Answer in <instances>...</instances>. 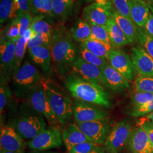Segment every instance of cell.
<instances>
[{"label": "cell", "instance_id": "obj_17", "mask_svg": "<svg viewBox=\"0 0 153 153\" xmlns=\"http://www.w3.org/2000/svg\"><path fill=\"white\" fill-rule=\"evenodd\" d=\"M16 43L12 41L1 43L0 61L1 71L6 79L10 81L15 63Z\"/></svg>", "mask_w": 153, "mask_h": 153}, {"label": "cell", "instance_id": "obj_19", "mask_svg": "<svg viewBox=\"0 0 153 153\" xmlns=\"http://www.w3.org/2000/svg\"><path fill=\"white\" fill-rule=\"evenodd\" d=\"M131 20L137 27L143 28L151 13L149 4L143 0H128Z\"/></svg>", "mask_w": 153, "mask_h": 153}, {"label": "cell", "instance_id": "obj_54", "mask_svg": "<svg viewBox=\"0 0 153 153\" xmlns=\"http://www.w3.org/2000/svg\"><path fill=\"white\" fill-rule=\"evenodd\" d=\"M73 1H74V0H73Z\"/></svg>", "mask_w": 153, "mask_h": 153}, {"label": "cell", "instance_id": "obj_48", "mask_svg": "<svg viewBox=\"0 0 153 153\" xmlns=\"http://www.w3.org/2000/svg\"><path fill=\"white\" fill-rule=\"evenodd\" d=\"M145 117L148 119V120L151 121L152 123H153V111L149 115H146Z\"/></svg>", "mask_w": 153, "mask_h": 153}, {"label": "cell", "instance_id": "obj_51", "mask_svg": "<svg viewBox=\"0 0 153 153\" xmlns=\"http://www.w3.org/2000/svg\"><path fill=\"white\" fill-rule=\"evenodd\" d=\"M146 2H147L148 4H152V0H143Z\"/></svg>", "mask_w": 153, "mask_h": 153}, {"label": "cell", "instance_id": "obj_50", "mask_svg": "<svg viewBox=\"0 0 153 153\" xmlns=\"http://www.w3.org/2000/svg\"><path fill=\"white\" fill-rule=\"evenodd\" d=\"M149 8H150L151 13L153 14V5L151 4H149Z\"/></svg>", "mask_w": 153, "mask_h": 153}, {"label": "cell", "instance_id": "obj_6", "mask_svg": "<svg viewBox=\"0 0 153 153\" xmlns=\"http://www.w3.org/2000/svg\"><path fill=\"white\" fill-rule=\"evenodd\" d=\"M131 123L127 120L117 122L111 129L104 143L106 153H120L129 145L133 133Z\"/></svg>", "mask_w": 153, "mask_h": 153}, {"label": "cell", "instance_id": "obj_25", "mask_svg": "<svg viewBox=\"0 0 153 153\" xmlns=\"http://www.w3.org/2000/svg\"><path fill=\"white\" fill-rule=\"evenodd\" d=\"M71 33L74 40L82 43L90 38L91 33L90 25L84 19L79 18L71 27Z\"/></svg>", "mask_w": 153, "mask_h": 153}, {"label": "cell", "instance_id": "obj_47", "mask_svg": "<svg viewBox=\"0 0 153 153\" xmlns=\"http://www.w3.org/2000/svg\"><path fill=\"white\" fill-rule=\"evenodd\" d=\"M33 153H58L55 152L48 151V150H34Z\"/></svg>", "mask_w": 153, "mask_h": 153}, {"label": "cell", "instance_id": "obj_31", "mask_svg": "<svg viewBox=\"0 0 153 153\" xmlns=\"http://www.w3.org/2000/svg\"><path fill=\"white\" fill-rule=\"evenodd\" d=\"M91 27V36L89 39L99 40L105 44L111 45L107 28L105 26H100L89 23Z\"/></svg>", "mask_w": 153, "mask_h": 153}, {"label": "cell", "instance_id": "obj_10", "mask_svg": "<svg viewBox=\"0 0 153 153\" xmlns=\"http://www.w3.org/2000/svg\"><path fill=\"white\" fill-rule=\"evenodd\" d=\"M41 78L38 69L26 61L19 69L13 74L14 84L21 90L28 91L40 81Z\"/></svg>", "mask_w": 153, "mask_h": 153}, {"label": "cell", "instance_id": "obj_41", "mask_svg": "<svg viewBox=\"0 0 153 153\" xmlns=\"http://www.w3.org/2000/svg\"><path fill=\"white\" fill-rule=\"evenodd\" d=\"M18 19L19 27V38L22 37L29 28H31L33 17L31 13L25 14L22 16L16 18Z\"/></svg>", "mask_w": 153, "mask_h": 153}, {"label": "cell", "instance_id": "obj_32", "mask_svg": "<svg viewBox=\"0 0 153 153\" xmlns=\"http://www.w3.org/2000/svg\"><path fill=\"white\" fill-rule=\"evenodd\" d=\"M19 39V27L18 19H14L7 27L5 33L1 36V43L6 41H12L15 43Z\"/></svg>", "mask_w": 153, "mask_h": 153}, {"label": "cell", "instance_id": "obj_28", "mask_svg": "<svg viewBox=\"0 0 153 153\" xmlns=\"http://www.w3.org/2000/svg\"><path fill=\"white\" fill-rule=\"evenodd\" d=\"M29 41L28 39L23 36L17 40L16 43V52H15V63L13 71V74L18 71L22 66V63L24 56L27 48V43Z\"/></svg>", "mask_w": 153, "mask_h": 153}, {"label": "cell", "instance_id": "obj_5", "mask_svg": "<svg viewBox=\"0 0 153 153\" xmlns=\"http://www.w3.org/2000/svg\"><path fill=\"white\" fill-rule=\"evenodd\" d=\"M27 100L28 105L43 115L51 126H57L60 124L40 81L28 91Z\"/></svg>", "mask_w": 153, "mask_h": 153}, {"label": "cell", "instance_id": "obj_30", "mask_svg": "<svg viewBox=\"0 0 153 153\" xmlns=\"http://www.w3.org/2000/svg\"><path fill=\"white\" fill-rule=\"evenodd\" d=\"M37 15L54 16L52 2L50 0H33L32 11Z\"/></svg>", "mask_w": 153, "mask_h": 153}, {"label": "cell", "instance_id": "obj_45", "mask_svg": "<svg viewBox=\"0 0 153 153\" xmlns=\"http://www.w3.org/2000/svg\"><path fill=\"white\" fill-rule=\"evenodd\" d=\"M143 28L150 36L153 38V14L152 13H150L148 21Z\"/></svg>", "mask_w": 153, "mask_h": 153}, {"label": "cell", "instance_id": "obj_43", "mask_svg": "<svg viewBox=\"0 0 153 153\" xmlns=\"http://www.w3.org/2000/svg\"><path fill=\"white\" fill-rule=\"evenodd\" d=\"M153 111V99L141 106L136 108H133L131 115L133 117H140L148 115Z\"/></svg>", "mask_w": 153, "mask_h": 153}, {"label": "cell", "instance_id": "obj_12", "mask_svg": "<svg viewBox=\"0 0 153 153\" xmlns=\"http://www.w3.org/2000/svg\"><path fill=\"white\" fill-rule=\"evenodd\" d=\"M108 60L111 66L119 71L129 81H133L136 76V71L129 55L120 49H112Z\"/></svg>", "mask_w": 153, "mask_h": 153}, {"label": "cell", "instance_id": "obj_11", "mask_svg": "<svg viewBox=\"0 0 153 153\" xmlns=\"http://www.w3.org/2000/svg\"><path fill=\"white\" fill-rule=\"evenodd\" d=\"M73 116L76 122L85 123L105 119L108 115L93 104L76 100L73 105Z\"/></svg>", "mask_w": 153, "mask_h": 153}, {"label": "cell", "instance_id": "obj_7", "mask_svg": "<svg viewBox=\"0 0 153 153\" xmlns=\"http://www.w3.org/2000/svg\"><path fill=\"white\" fill-rule=\"evenodd\" d=\"M115 10L112 0H96L83 9L82 18L88 23L105 26Z\"/></svg>", "mask_w": 153, "mask_h": 153}, {"label": "cell", "instance_id": "obj_15", "mask_svg": "<svg viewBox=\"0 0 153 153\" xmlns=\"http://www.w3.org/2000/svg\"><path fill=\"white\" fill-rule=\"evenodd\" d=\"M0 145L1 150L24 152L26 143L13 126H4L1 128Z\"/></svg>", "mask_w": 153, "mask_h": 153}, {"label": "cell", "instance_id": "obj_9", "mask_svg": "<svg viewBox=\"0 0 153 153\" xmlns=\"http://www.w3.org/2000/svg\"><path fill=\"white\" fill-rule=\"evenodd\" d=\"M75 123L91 141L98 145L104 143L111 131L110 123L107 119Z\"/></svg>", "mask_w": 153, "mask_h": 153}, {"label": "cell", "instance_id": "obj_22", "mask_svg": "<svg viewBox=\"0 0 153 153\" xmlns=\"http://www.w3.org/2000/svg\"><path fill=\"white\" fill-rule=\"evenodd\" d=\"M109 36V42L114 48H120L129 44L125 33L113 18H110L105 25Z\"/></svg>", "mask_w": 153, "mask_h": 153}, {"label": "cell", "instance_id": "obj_20", "mask_svg": "<svg viewBox=\"0 0 153 153\" xmlns=\"http://www.w3.org/2000/svg\"><path fill=\"white\" fill-rule=\"evenodd\" d=\"M62 141L68 152L78 144L92 141L79 129L76 124L69 123L62 131Z\"/></svg>", "mask_w": 153, "mask_h": 153}, {"label": "cell", "instance_id": "obj_46", "mask_svg": "<svg viewBox=\"0 0 153 153\" xmlns=\"http://www.w3.org/2000/svg\"><path fill=\"white\" fill-rule=\"evenodd\" d=\"M90 153H106V152L105 151L104 149L98 146L97 148H95L93 151Z\"/></svg>", "mask_w": 153, "mask_h": 153}, {"label": "cell", "instance_id": "obj_18", "mask_svg": "<svg viewBox=\"0 0 153 153\" xmlns=\"http://www.w3.org/2000/svg\"><path fill=\"white\" fill-rule=\"evenodd\" d=\"M129 146L132 153H153V144L140 127L133 131Z\"/></svg>", "mask_w": 153, "mask_h": 153}, {"label": "cell", "instance_id": "obj_49", "mask_svg": "<svg viewBox=\"0 0 153 153\" xmlns=\"http://www.w3.org/2000/svg\"><path fill=\"white\" fill-rule=\"evenodd\" d=\"M0 153H25V152H9V151H6V150L1 149Z\"/></svg>", "mask_w": 153, "mask_h": 153}, {"label": "cell", "instance_id": "obj_29", "mask_svg": "<svg viewBox=\"0 0 153 153\" xmlns=\"http://www.w3.org/2000/svg\"><path fill=\"white\" fill-rule=\"evenodd\" d=\"M33 7V0H14L10 19H15L31 13Z\"/></svg>", "mask_w": 153, "mask_h": 153}, {"label": "cell", "instance_id": "obj_36", "mask_svg": "<svg viewBox=\"0 0 153 153\" xmlns=\"http://www.w3.org/2000/svg\"><path fill=\"white\" fill-rule=\"evenodd\" d=\"M136 90L153 94V76H138L135 81Z\"/></svg>", "mask_w": 153, "mask_h": 153}, {"label": "cell", "instance_id": "obj_53", "mask_svg": "<svg viewBox=\"0 0 153 153\" xmlns=\"http://www.w3.org/2000/svg\"><path fill=\"white\" fill-rule=\"evenodd\" d=\"M151 4L153 5V0H152V4Z\"/></svg>", "mask_w": 153, "mask_h": 153}, {"label": "cell", "instance_id": "obj_3", "mask_svg": "<svg viewBox=\"0 0 153 153\" xmlns=\"http://www.w3.org/2000/svg\"><path fill=\"white\" fill-rule=\"evenodd\" d=\"M40 82L59 123L65 124L73 115L74 103L71 99L62 88L51 79H41Z\"/></svg>", "mask_w": 153, "mask_h": 153}, {"label": "cell", "instance_id": "obj_26", "mask_svg": "<svg viewBox=\"0 0 153 153\" xmlns=\"http://www.w3.org/2000/svg\"><path fill=\"white\" fill-rule=\"evenodd\" d=\"M52 7L55 16L62 20H65L71 15L73 0H52Z\"/></svg>", "mask_w": 153, "mask_h": 153}, {"label": "cell", "instance_id": "obj_52", "mask_svg": "<svg viewBox=\"0 0 153 153\" xmlns=\"http://www.w3.org/2000/svg\"><path fill=\"white\" fill-rule=\"evenodd\" d=\"M84 1L86 2H92V1H95L96 0H84Z\"/></svg>", "mask_w": 153, "mask_h": 153}, {"label": "cell", "instance_id": "obj_2", "mask_svg": "<svg viewBox=\"0 0 153 153\" xmlns=\"http://www.w3.org/2000/svg\"><path fill=\"white\" fill-rule=\"evenodd\" d=\"M71 35L60 24L53 29L52 35L51 51L53 61L61 68L72 64L79 56Z\"/></svg>", "mask_w": 153, "mask_h": 153}, {"label": "cell", "instance_id": "obj_24", "mask_svg": "<svg viewBox=\"0 0 153 153\" xmlns=\"http://www.w3.org/2000/svg\"><path fill=\"white\" fill-rule=\"evenodd\" d=\"M81 47L87 49L93 54L106 60H108L110 51L114 49L111 45L92 39H88L82 42Z\"/></svg>", "mask_w": 153, "mask_h": 153}, {"label": "cell", "instance_id": "obj_13", "mask_svg": "<svg viewBox=\"0 0 153 153\" xmlns=\"http://www.w3.org/2000/svg\"><path fill=\"white\" fill-rule=\"evenodd\" d=\"M72 74L88 81L103 85V77L98 66L85 61L79 56L71 65Z\"/></svg>", "mask_w": 153, "mask_h": 153}, {"label": "cell", "instance_id": "obj_33", "mask_svg": "<svg viewBox=\"0 0 153 153\" xmlns=\"http://www.w3.org/2000/svg\"><path fill=\"white\" fill-rule=\"evenodd\" d=\"M79 56L84 60L88 63L97 66L101 69L108 62L106 59L101 58L94 55L82 47H80L79 51Z\"/></svg>", "mask_w": 153, "mask_h": 153}, {"label": "cell", "instance_id": "obj_1", "mask_svg": "<svg viewBox=\"0 0 153 153\" xmlns=\"http://www.w3.org/2000/svg\"><path fill=\"white\" fill-rule=\"evenodd\" d=\"M64 85L76 100L105 108L111 106L108 94L99 83L83 79L71 73L66 77Z\"/></svg>", "mask_w": 153, "mask_h": 153}, {"label": "cell", "instance_id": "obj_38", "mask_svg": "<svg viewBox=\"0 0 153 153\" xmlns=\"http://www.w3.org/2000/svg\"><path fill=\"white\" fill-rule=\"evenodd\" d=\"M153 99V94L136 91L131 97L133 108L139 107Z\"/></svg>", "mask_w": 153, "mask_h": 153}, {"label": "cell", "instance_id": "obj_23", "mask_svg": "<svg viewBox=\"0 0 153 153\" xmlns=\"http://www.w3.org/2000/svg\"><path fill=\"white\" fill-rule=\"evenodd\" d=\"M28 50L33 62L39 66L44 73L49 71L52 57L51 49L45 46H41Z\"/></svg>", "mask_w": 153, "mask_h": 153}, {"label": "cell", "instance_id": "obj_4", "mask_svg": "<svg viewBox=\"0 0 153 153\" xmlns=\"http://www.w3.org/2000/svg\"><path fill=\"white\" fill-rule=\"evenodd\" d=\"M43 117L29 105L18 116L13 127L22 138L31 140L45 129Z\"/></svg>", "mask_w": 153, "mask_h": 153}, {"label": "cell", "instance_id": "obj_27", "mask_svg": "<svg viewBox=\"0 0 153 153\" xmlns=\"http://www.w3.org/2000/svg\"><path fill=\"white\" fill-rule=\"evenodd\" d=\"M46 16L37 15L33 16L31 28L36 33L52 35L53 28L50 22L46 19Z\"/></svg>", "mask_w": 153, "mask_h": 153}, {"label": "cell", "instance_id": "obj_42", "mask_svg": "<svg viewBox=\"0 0 153 153\" xmlns=\"http://www.w3.org/2000/svg\"><path fill=\"white\" fill-rule=\"evenodd\" d=\"M112 2L119 14L131 19L128 0H112Z\"/></svg>", "mask_w": 153, "mask_h": 153}, {"label": "cell", "instance_id": "obj_39", "mask_svg": "<svg viewBox=\"0 0 153 153\" xmlns=\"http://www.w3.org/2000/svg\"><path fill=\"white\" fill-rule=\"evenodd\" d=\"M14 0H0V23L2 25L10 19Z\"/></svg>", "mask_w": 153, "mask_h": 153}, {"label": "cell", "instance_id": "obj_44", "mask_svg": "<svg viewBox=\"0 0 153 153\" xmlns=\"http://www.w3.org/2000/svg\"><path fill=\"white\" fill-rule=\"evenodd\" d=\"M137 124L147 133L148 137L153 144V123L148 120L146 117H144L138 121Z\"/></svg>", "mask_w": 153, "mask_h": 153}, {"label": "cell", "instance_id": "obj_37", "mask_svg": "<svg viewBox=\"0 0 153 153\" xmlns=\"http://www.w3.org/2000/svg\"><path fill=\"white\" fill-rule=\"evenodd\" d=\"M138 28V42L153 59V38L146 33L143 28Z\"/></svg>", "mask_w": 153, "mask_h": 153}, {"label": "cell", "instance_id": "obj_16", "mask_svg": "<svg viewBox=\"0 0 153 153\" xmlns=\"http://www.w3.org/2000/svg\"><path fill=\"white\" fill-rule=\"evenodd\" d=\"M103 77V85L111 90L116 93L122 92L130 87L129 81L109 62H107L101 69Z\"/></svg>", "mask_w": 153, "mask_h": 153}, {"label": "cell", "instance_id": "obj_40", "mask_svg": "<svg viewBox=\"0 0 153 153\" xmlns=\"http://www.w3.org/2000/svg\"><path fill=\"white\" fill-rule=\"evenodd\" d=\"M93 141H87L78 144L68 151V153H90L98 146Z\"/></svg>", "mask_w": 153, "mask_h": 153}, {"label": "cell", "instance_id": "obj_35", "mask_svg": "<svg viewBox=\"0 0 153 153\" xmlns=\"http://www.w3.org/2000/svg\"><path fill=\"white\" fill-rule=\"evenodd\" d=\"M7 79L1 71V83H0V112L2 114L5 107L6 103L10 97L11 93L8 86Z\"/></svg>", "mask_w": 153, "mask_h": 153}, {"label": "cell", "instance_id": "obj_8", "mask_svg": "<svg viewBox=\"0 0 153 153\" xmlns=\"http://www.w3.org/2000/svg\"><path fill=\"white\" fill-rule=\"evenodd\" d=\"M62 133L57 126L45 129L27 143L28 148L33 150H48L60 148L62 145Z\"/></svg>", "mask_w": 153, "mask_h": 153}, {"label": "cell", "instance_id": "obj_21", "mask_svg": "<svg viewBox=\"0 0 153 153\" xmlns=\"http://www.w3.org/2000/svg\"><path fill=\"white\" fill-rule=\"evenodd\" d=\"M126 35L129 44H136L138 42V28L136 24L130 19L123 16L115 10L112 16Z\"/></svg>", "mask_w": 153, "mask_h": 153}, {"label": "cell", "instance_id": "obj_14", "mask_svg": "<svg viewBox=\"0 0 153 153\" xmlns=\"http://www.w3.org/2000/svg\"><path fill=\"white\" fill-rule=\"evenodd\" d=\"M131 60L136 72L140 76H153V59L142 46L131 48Z\"/></svg>", "mask_w": 153, "mask_h": 153}, {"label": "cell", "instance_id": "obj_55", "mask_svg": "<svg viewBox=\"0 0 153 153\" xmlns=\"http://www.w3.org/2000/svg\"><path fill=\"white\" fill-rule=\"evenodd\" d=\"M50 1H52V0H50Z\"/></svg>", "mask_w": 153, "mask_h": 153}, {"label": "cell", "instance_id": "obj_34", "mask_svg": "<svg viewBox=\"0 0 153 153\" xmlns=\"http://www.w3.org/2000/svg\"><path fill=\"white\" fill-rule=\"evenodd\" d=\"M52 35L48 34L36 33L27 43V49L35 47L45 46L51 49Z\"/></svg>", "mask_w": 153, "mask_h": 153}]
</instances>
